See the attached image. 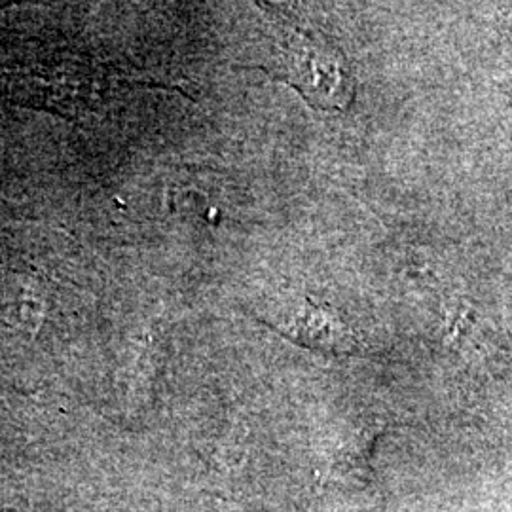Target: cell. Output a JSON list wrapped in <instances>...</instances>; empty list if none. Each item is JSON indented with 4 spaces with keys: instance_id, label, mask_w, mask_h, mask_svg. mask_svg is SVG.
I'll return each instance as SVG.
<instances>
[{
    "instance_id": "1",
    "label": "cell",
    "mask_w": 512,
    "mask_h": 512,
    "mask_svg": "<svg viewBox=\"0 0 512 512\" xmlns=\"http://www.w3.org/2000/svg\"><path fill=\"white\" fill-rule=\"evenodd\" d=\"M287 76L294 86L321 109H344L353 84L344 57L327 44L294 38L285 48Z\"/></svg>"
}]
</instances>
